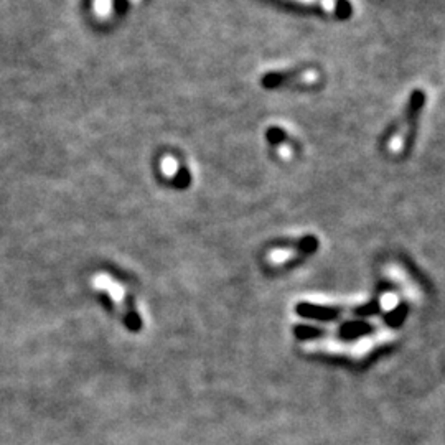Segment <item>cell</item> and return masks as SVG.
I'll use <instances>...</instances> for the list:
<instances>
[{
  "mask_svg": "<svg viewBox=\"0 0 445 445\" xmlns=\"http://www.w3.org/2000/svg\"><path fill=\"white\" fill-rule=\"evenodd\" d=\"M398 337V332L396 330L383 328L380 332H374L369 337H361L356 342L351 343H343L338 340H332V338H324V340H312L303 343V350L305 351H321V353H333V355H346L351 356V358L360 360L364 358L369 351L378 348L380 345H385V343H389L396 340Z\"/></svg>",
  "mask_w": 445,
  "mask_h": 445,
  "instance_id": "1",
  "label": "cell"
},
{
  "mask_svg": "<svg viewBox=\"0 0 445 445\" xmlns=\"http://www.w3.org/2000/svg\"><path fill=\"white\" fill-rule=\"evenodd\" d=\"M92 287H94L96 290H104V292H108L109 297L116 302L119 310L122 312V315H124V319H126L127 327H129L131 330H139L140 327H142L140 317L129 303V299H127V290H126L124 285L121 284V282H117L116 279H114V277L106 274V272H99V274H96L94 277H92Z\"/></svg>",
  "mask_w": 445,
  "mask_h": 445,
  "instance_id": "2",
  "label": "cell"
},
{
  "mask_svg": "<svg viewBox=\"0 0 445 445\" xmlns=\"http://www.w3.org/2000/svg\"><path fill=\"white\" fill-rule=\"evenodd\" d=\"M424 101H426L424 92L422 91L412 92L411 101H409V106H408L406 116H404L403 122H401L398 129L394 131L393 137H391L389 142H387V152L393 153V156H401V153L404 152L409 135H411L414 126H416L417 116H419L422 106H424Z\"/></svg>",
  "mask_w": 445,
  "mask_h": 445,
  "instance_id": "3",
  "label": "cell"
},
{
  "mask_svg": "<svg viewBox=\"0 0 445 445\" xmlns=\"http://www.w3.org/2000/svg\"><path fill=\"white\" fill-rule=\"evenodd\" d=\"M320 81V73L310 68L302 73H269L262 78L266 87H277L282 85H315Z\"/></svg>",
  "mask_w": 445,
  "mask_h": 445,
  "instance_id": "4",
  "label": "cell"
},
{
  "mask_svg": "<svg viewBox=\"0 0 445 445\" xmlns=\"http://www.w3.org/2000/svg\"><path fill=\"white\" fill-rule=\"evenodd\" d=\"M290 2H299L303 3V6H317L321 10L342 17V19H345L351 13V6L346 0H290Z\"/></svg>",
  "mask_w": 445,
  "mask_h": 445,
  "instance_id": "5",
  "label": "cell"
},
{
  "mask_svg": "<svg viewBox=\"0 0 445 445\" xmlns=\"http://www.w3.org/2000/svg\"><path fill=\"white\" fill-rule=\"evenodd\" d=\"M299 255V249L295 248H277V249H272L271 253L267 255V261L271 264H274V266H279V264H284L290 261V259L297 258Z\"/></svg>",
  "mask_w": 445,
  "mask_h": 445,
  "instance_id": "6",
  "label": "cell"
},
{
  "mask_svg": "<svg viewBox=\"0 0 445 445\" xmlns=\"http://www.w3.org/2000/svg\"><path fill=\"white\" fill-rule=\"evenodd\" d=\"M162 170H164L167 177H175V174L178 171V162L174 157L167 156L162 158Z\"/></svg>",
  "mask_w": 445,
  "mask_h": 445,
  "instance_id": "7",
  "label": "cell"
},
{
  "mask_svg": "<svg viewBox=\"0 0 445 445\" xmlns=\"http://www.w3.org/2000/svg\"><path fill=\"white\" fill-rule=\"evenodd\" d=\"M399 302V297L393 292H386L385 295L381 297V307L383 310L387 312V310H393V308L398 305Z\"/></svg>",
  "mask_w": 445,
  "mask_h": 445,
  "instance_id": "8",
  "label": "cell"
},
{
  "mask_svg": "<svg viewBox=\"0 0 445 445\" xmlns=\"http://www.w3.org/2000/svg\"><path fill=\"white\" fill-rule=\"evenodd\" d=\"M277 153H279L280 158H284V160H290V158L294 157L292 145L287 144V142L277 144Z\"/></svg>",
  "mask_w": 445,
  "mask_h": 445,
  "instance_id": "9",
  "label": "cell"
},
{
  "mask_svg": "<svg viewBox=\"0 0 445 445\" xmlns=\"http://www.w3.org/2000/svg\"><path fill=\"white\" fill-rule=\"evenodd\" d=\"M267 140L272 144H280L284 142V132L280 129H277V127H271V129L267 131Z\"/></svg>",
  "mask_w": 445,
  "mask_h": 445,
  "instance_id": "10",
  "label": "cell"
},
{
  "mask_svg": "<svg viewBox=\"0 0 445 445\" xmlns=\"http://www.w3.org/2000/svg\"><path fill=\"white\" fill-rule=\"evenodd\" d=\"M111 2L112 0H96V12H98L99 15L109 13V10H111Z\"/></svg>",
  "mask_w": 445,
  "mask_h": 445,
  "instance_id": "11",
  "label": "cell"
}]
</instances>
